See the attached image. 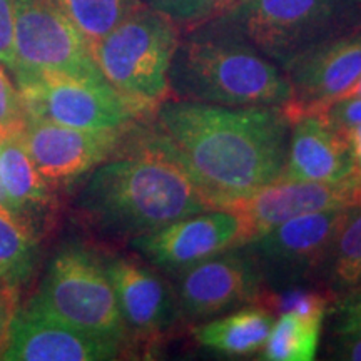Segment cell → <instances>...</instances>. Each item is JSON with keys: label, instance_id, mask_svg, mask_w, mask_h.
<instances>
[{"label": "cell", "instance_id": "4", "mask_svg": "<svg viewBox=\"0 0 361 361\" xmlns=\"http://www.w3.org/2000/svg\"><path fill=\"white\" fill-rule=\"evenodd\" d=\"M284 69L316 45L361 29V0H247L213 19Z\"/></svg>", "mask_w": 361, "mask_h": 361}, {"label": "cell", "instance_id": "22", "mask_svg": "<svg viewBox=\"0 0 361 361\" xmlns=\"http://www.w3.org/2000/svg\"><path fill=\"white\" fill-rule=\"evenodd\" d=\"M324 318L281 313L271 328L269 338L261 350L259 360L311 361L322 340Z\"/></svg>", "mask_w": 361, "mask_h": 361}, {"label": "cell", "instance_id": "31", "mask_svg": "<svg viewBox=\"0 0 361 361\" xmlns=\"http://www.w3.org/2000/svg\"><path fill=\"white\" fill-rule=\"evenodd\" d=\"M340 133L345 135L346 142H348L351 159H353L355 166V174L361 180V124L355 126V128L340 130Z\"/></svg>", "mask_w": 361, "mask_h": 361}, {"label": "cell", "instance_id": "25", "mask_svg": "<svg viewBox=\"0 0 361 361\" xmlns=\"http://www.w3.org/2000/svg\"><path fill=\"white\" fill-rule=\"evenodd\" d=\"M27 121L24 101L11 74L0 64V129H22Z\"/></svg>", "mask_w": 361, "mask_h": 361}, {"label": "cell", "instance_id": "34", "mask_svg": "<svg viewBox=\"0 0 361 361\" xmlns=\"http://www.w3.org/2000/svg\"><path fill=\"white\" fill-rule=\"evenodd\" d=\"M2 130H6V129H0V133H2ZM0 204H6V206H8V204H7L6 192H4V189H2V184H0Z\"/></svg>", "mask_w": 361, "mask_h": 361}, {"label": "cell", "instance_id": "3", "mask_svg": "<svg viewBox=\"0 0 361 361\" xmlns=\"http://www.w3.org/2000/svg\"><path fill=\"white\" fill-rule=\"evenodd\" d=\"M169 99L214 106H278L291 99L279 66L213 20L179 40L169 69Z\"/></svg>", "mask_w": 361, "mask_h": 361}, {"label": "cell", "instance_id": "16", "mask_svg": "<svg viewBox=\"0 0 361 361\" xmlns=\"http://www.w3.org/2000/svg\"><path fill=\"white\" fill-rule=\"evenodd\" d=\"M126 353L116 341L87 335L29 306L19 310L6 361H106Z\"/></svg>", "mask_w": 361, "mask_h": 361}, {"label": "cell", "instance_id": "14", "mask_svg": "<svg viewBox=\"0 0 361 361\" xmlns=\"http://www.w3.org/2000/svg\"><path fill=\"white\" fill-rule=\"evenodd\" d=\"M283 72L291 87L283 111L291 124L319 116L361 78V29L300 54Z\"/></svg>", "mask_w": 361, "mask_h": 361}, {"label": "cell", "instance_id": "2", "mask_svg": "<svg viewBox=\"0 0 361 361\" xmlns=\"http://www.w3.org/2000/svg\"><path fill=\"white\" fill-rule=\"evenodd\" d=\"M216 209L186 171L147 149L121 144L85 176L74 213L106 241L129 243L188 216Z\"/></svg>", "mask_w": 361, "mask_h": 361}, {"label": "cell", "instance_id": "8", "mask_svg": "<svg viewBox=\"0 0 361 361\" xmlns=\"http://www.w3.org/2000/svg\"><path fill=\"white\" fill-rule=\"evenodd\" d=\"M346 209L336 207L293 218L246 243L266 290L281 291L319 283L329 246Z\"/></svg>", "mask_w": 361, "mask_h": 361}, {"label": "cell", "instance_id": "9", "mask_svg": "<svg viewBox=\"0 0 361 361\" xmlns=\"http://www.w3.org/2000/svg\"><path fill=\"white\" fill-rule=\"evenodd\" d=\"M13 80L35 72H62L106 80L94 62L87 40L51 0H17Z\"/></svg>", "mask_w": 361, "mask_h": 361}, {"label": "cell", "instance_id": "29", "mask_svg": "<svg viewBox=\"0 0 361 361\" xmlns=\"http://www.w3.org/2000/svg\"><path fill=\"white\" fill-rule=\"evenodd\" d=\"M319 116L336 130L355 128L361 124V97L331 102Z\"/></svg>", "mask_w": 361, "mask_h": 361}, {"label": "cell", "instance_id": "11", "mask_svg": "<svg viewBox=\"0 0 361 361\" xmlns=\"http://www.w3.org/2000/svg\"><path fill=\"white\" fill-rule=\"evenodd\" d=\"M104 268L114 288L117 305L128 331V350L151 346L179 326L180 319L174 284L161 271L137 258L102 256Z\"/></svg>", "mask_w": 361, "mask_h": 361}, {"label": "cell", "instance_id": "6", "mask_svg": "<svg viewBox=\"0 0 361 361\" xmlns=\"http://www.w3.org/2000/svg\"><path fill=\"white\" fill-rule=\"evenodd\" d=\"M27 306L129 351L128 331L102 256L82 245L71 243L56 252Z\"/></svg>", "mask_w": 361, "mask_h": 361}, {"label": "cell", "instance_id": "17", "mask_svg": "<svg viewBox=\"0 0 361 361\" xmlns=\"http://www.w3.org/2000/svg\"><path fill=\"white\" fill-rule=\"evenodd\" d=\"M355 178L348 142L340 130L322 116H305L291 124L286 164L279 179L340 183Z\"/></svg>", "mask_w": 361, "mask_h": 361}, {"label": "cell", "instance_id": "33", "mask_svg": "<svg viewBox=\"0 0 361 361\" xmlns=\"http://www.w3.org/2000/svg\"><path fill=\"white\" fill-rule=\"evenodd\" d=\"M245 2H247V0H224V2H223V12H221V16H223V13H226V12L233 11L234 7L241 6V4H245Z\"/></svg>", "mask_w": 361, "mask_h": 361}, {"label": "cell", "instance_id": "15", "mask_svg": "<svg viewBox=\"0 0 361 361\" xmlns=\"http://www.w3.org/2000/svg\"><path fill=\"white\" fill-rule=\"evenodd\" d=\"M361 202V180L340 183L276 179L224 209H233L243 223L245 245L259 234L293 218L319 211L350 207Z\"/></svg>", "mask_w": 361, "mask_h": 361}, {"label": "cell", "instance_id": "7", "mask_svg": "<svg viewBox=\"0 0 361 361\" xmlns=\"http://www.w3.org/2000/svg\"><path fill=\"white\" fill-rule=\"evenodd\" d=\"M16 85L27 117L69 128L128 129L152 116L121 96L107 80L82 79L62 72H35L17 80Z\"/></svg>", "mask_w": 361, "mask_h": 361}, {"label": "cell", "instance_id": "13", "mask_svg": "<svg viewBox=\"0 0 361 361\" xmlns=\"http://www.w3.org/2000/svg\"><path fill=\"white\" fill-rule=\"evenodd\" d=\"M128 129L87 130L27 117L22 141L40 176L57 191L111 159Z\"/></svg>", "mask_w": 361, "mask_h": 361}, {"label": "cell", "instance_id": "24", "mask_svg": "<svg viewBox=\"0 0 361 361\" xmlns=\"http://www.w3.org/2000/svg\"><path fill=\"white\" fill-rule=\"evenodd\" d=\"M223 2L224 0H146V6L168 17L180 30L189 32L219 17Z\"/></svg>", "mask_w": 361, "mask_h": 361}, {"label": "cell", "instance_id": "1", "mask_svg": "<svg viewBox=\"0 0 361 361\" xmlns=\"http://www.w3.org/2000/svg\"><path fill=\"white\" fill-rule=\"evenodd\" d=\"M291 121L278 106L228 107L166 99L126 130L124 144L164 156L191 176L216 209L279 179Z\"/></svg>", "mask_w": 361, "mask_h": 361}, {"label": "cell", "instance_id": "19", "mask_svg": "<svg viewBox=\"0 0 361 361\" xmlns=\"http://www.w3.org/2000/svg\"><path fill=\"white\" fill-rule=\"evenodd\" d=\"M276 313L264 305H247L224 316L197 323L192 336L200 346L228 356L261 353L268 341Z\"/></svg>", "mask_w": 361, "mask_h": 361}, {"label": "cell", "instance_id": "5", "mask_svg": "<svg viewBox=\"0 0 361 361\" xmlns=\"http://www.w3.org/2000/svg\"><path fill=\"white\" fill-rule=\"evenodd\" d=\"M179 40L180 29L173 20L142 6L89 47L107 84L154 114L169 99V69Z\"/></svg>", "mask_w": 361, "mask_h": 361}, {"label": "cell", "instance_id": "32", "mask_svg": "<svg viewBox=\"0 0 361 361\" xmlns=\"http://www.w3.org/2000/svg\"><path fill=\"white\" fill-rule=\"evenodd\" d=\"M353 97H361V78L356 80V82L351 85L350 89H346L345 92L340 94L335 101H341V99H353ZM333 101V102H335Z\"/></svg>", "mask_w": 361, "mask_h": 361}, {"label": "cell", "instance_id": "10", "mask_svg": "<svg viewBox=\"0 0 361 361\" xmlns=\"http://www.w3.org/2000/svg\"><path fill=\"white\" fill-rule=\"evenodd\" d=\"M180 319L202 323L247 305H259L266 286L258 264L243 245L219 252L174 276Z\"/></svg>", "mask_w": 361, "mask_h": 361}, {"label": "cell", "instance_id": "30", "mask_svg": "<svg viewBox=\"0 0 361 361\" xmlns=\"http://www.w3.org/2000/svg\"><path fill=\"white\" fill-rule=\"evenodd\" d=\"M333 360L361 361V333H341L329 343Z\"/></svg>", "mask_w": 361, "mask_h": 361}, {"label": "cell", "instance_id": "20", "mask_svg": "<svg viewBox=\"0 0 361 361\" xmlns=\"http://www.w3.org/2000/svg\"><path fill=\"white\" fill-rule=\"evenodd\" d=\"M42 236L32 221L0 204V281L22 288L34 276Z\"/></svg>", "mask_w": 361, "mask_h": 361}, {"label": "cell", "instance_id": "18", "mask_svg": "<svg viewBox=\"0 0 361 361\" xmlns=\"http://www.w3.org/2000/svg\"><path fill=\"white\" fill-rule=\"evenodd\" d=\"M0 184L7 204L42 231L57 211L56 189L45 180L27 152L22 129L0 133Z\"/></svg>", "mask_w": 361, "mask_h": 361}, {"label": "cell", "instance_id": "26", "mask_svg": "<svg viewBox=\"0 0 361 361\" xmlns=\"http://www.w3.org/2000/svg\"><path fill=\"white\" fill-rule=\"evenodd\" d=\"M333 314V333H361V288L338 298L329 308Z\"/></svg>", "mask_w": 361, "mask_h": 361}, {"label": "cell", "instance_id": "28", "mask_svg": "<svg viewBox=\"0 0 361 361\" xmlns=\"http://www.w3.org/2000/svg\"><path fill=\"white\" fill-rule=\"evenodd\" d=\"M20 288L0 281V360L11 343L13 322L19 313Z\"/></svg>", "mask_w": 361, "mask_h": 361}, {"label": "cell", "instance_id": "23", "mask_svg": "<svg viewBox=\"0 0 361 361\" xmlns=\"http://www.w3.org/2000/svg\"><path fill=\"white\" fill-rule=\"evenodd\" d=\"M59 11L82 34L87 44H94L112 32L135 11L142 0H51Z\"/></svg>", "mask_w": 361, "mask_h": 361}, {"label": "cell", "instance_id": "27", "mask_svg": "<svg viewBox=\"0 0 361 361\" xmlns=\"http://www.w3.org/2000/svg\"><path fill=\"white\" fill-rule=\"evenodd\" d=\"M16 7L17 0H0V64L16 74Z\"/></svg>", "mask_w": 361, "mask_h": 361}, {"label": "cell", "instance_id": "21", "mask_svg": "<svg viewBox=\"0 0 361 361\" xmlns=\"http://www.w3.org/2000/svg\"><path fill=\"white\" fill-rule=\"evenodd\" d=\"M319 284L333 300L361 288V202L346 209L329 246Z\"/></svg>", "mask_w": 361, "mask_h": 361}, {"label": "cell", "instance_id": "12", "mask_svg": "<svg viewBox=\"0 0 361 361\" xmlns=\"http://www.w3.org/2000/svg\"><path fill=\"white\" fill-rule=\"evenodd\" d=\"M128 245L152 268L174 278L201 261L243 246L245 236L241 218L233 209H211L130 239Z\"/></svg>", "mask_w": 361, "mask_h": 361}]
</instances>
